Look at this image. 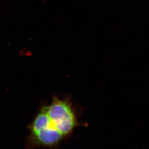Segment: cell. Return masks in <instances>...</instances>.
I'll use <instances>...</instances> for the list:
<instances>
[{"label": "cell", "mask_w": 149, "mask_h": 149, "mask_svg": "<svg viewBox=\"0 0 149 149\" xmlns=\"http://www.w3.org/2000/svg\"><path fill=\"white\" fill-rule=\"evenodd\" d=\"M79 124L70 100L54 96L50 104L42 106L29 125L27 149L56 147Z\"/></svg>", "instance_id": "6da1fadb"}]
</instances>
